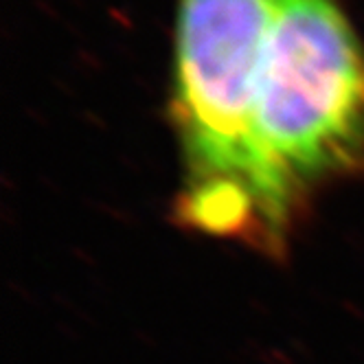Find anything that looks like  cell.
<instances>
[{
	"instance_id": "6da1fadb",
	"label": "cell",
	"mask_w": 364,
	"mask_h": 364,
	"mask_svg": "<svg viewBox=\"0 0 364 364\" xmlns=\"http://www.w3.org/2000/svg\"><path fill=\"white\" fill-rule=\"evenodd\" d=\"M362 171V42L336 0H277L252 127V248L281 255L314 193Z\"/></svg>"
},
{
	"instance_id": "7a4b0ae2",
	"label": "cell",
	"mask_w": 364,
	"mask_h": 364,
	"mask_svg": "<svg viewBox=\"0 0 364 364\" xmlns=\"http://www.w3.org/2000/svg\"><path fill=\"white\" fill-rule=\"evenodd\" d=\"M277 0H178L176 220L252 248V127Z\"/></svg>"
}]
</instances>
